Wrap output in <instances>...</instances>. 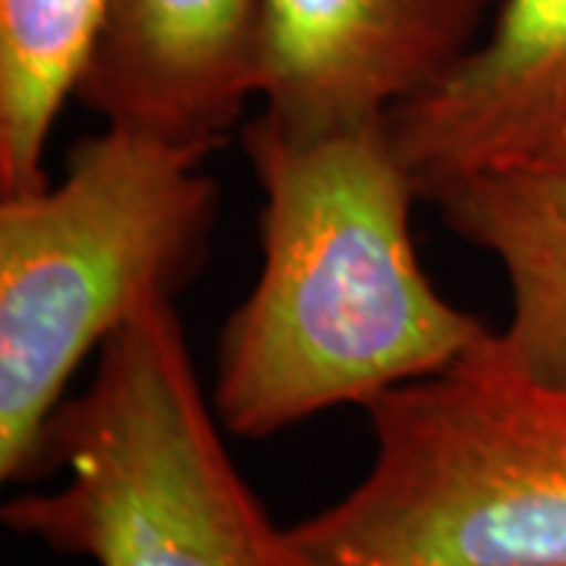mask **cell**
Wrapping results in <instances>:
<instances>
[{"instance_id":"5b68a950","label":"cell","mask_w":566,"mask_h":566,"mask_svg":"<svg viewBox=\"0 0 566 566\" xmlns=\"http://www.w3.org/2000/svg\"><path fill=\"white\" fill-rule=\"evenodd\" d=\"M494 0H264V114L322 133L385 120L482 44Z\"/></svg>"},{"instance_id":"7a4b0ae2","label":"cell","mask_w":566,"mask_h":566,"mask_svg":"<svg viewBox=\"0 0 566 566\" xmlns=\"http://www.w3.org/2000/svg\"><path fill=\"white\" fill-rule=\"evenodd\" d=\"M211 151L107 126L57 182L0 196V482H41L44 434L88 353L199 277L218 227Z\"/></svg>"},{"instance_id":"9c48e42d","label":"cell","mask_w":566,"mask_h":566,"mask_svg":"<svg viewBox=\"0 0 566 566\" xmlns=\"http://www.w3.org/2000/svg\"><path fill=\"white\" fill-rule=\"evenodd\" d=\"M104 0H0V196L51 182L44 148L82 61Z\"/></svg>"},{"instance_id":"277c9868","label":"cell","mask_w":566,"mask_h":566,"mask_svg":"<svg viewBox=\"0 0 566 566\" xmlns=\"http://www.w3.org/2000/svg\"><path fill=\"white\" fill-rule=\"evenodd\" d=\"M365 412L368 472L290 526L312 566H566V387L510 363L494 331Z\"/></svg>"},{"instance_id":"3957f363","label":"cell","mask_w":566,"mask_h":566,"mask_svg":"<svg viewBox=\"0 0 566 566\" xmlns=\"http://www.w3.org/2000/svg\"><path fill=\"white\" fill-rule=\"evenodd\" d=\"M0 520L92 566H312L223 444L174 300H151L98 349L92 381L44 434L41 479Z\"/></svg>"},{"instance_id":"ba28073f","label":"cell","mask_w":566,"mask_h":566,"mask_svg":"<svg viewBox=\"0 0 566 566\" xmlns=\"http://www.w3.org/2000/svg\"><path fill=\"white\" fill-rule=\"evenodd\" d=\"M444 227L504 268L510 315L494 331L506 359L566 387V158L497 164L424 196Z\"/></svg>"},{"instance_id":"8992f818","label":"cell","mask_w":566,"mask_h":566,"mask_svg":"<svg viewBox=\"0 0 566 566\" xmlns=\"http://www.w3.org/2000/svg\"><path fill=\"white\" fill-rule=\"evenodd\" d=\"M264 0H104L73 98L167 142L214 145L262 82Z\"/></svg>"},{"instance_id":"6da1fadb","label":"cell","mask_w":566,"mask_h":566,"mask_svg":"<svg viewBox=\"0 0 566 566\" xmlns=\"http://www.w3.org/2000/svg\"><path fill=\"white\" fill-rule=\"evenodd\" d=\"M243 145L262 189V268L218 340L223 431L264 441L337 406L365 409L485 344L491 327L424 274L422 192L387 117L300 133L262 111Z\"/></svg>"},{"instance_id":"52a82bcc","label":"cell","mask_w":566,"mask_h":566,"mask_svg":"<svg viewBox=\"0 0 566 566\" xmlns=\"http://www.w3.org/2000/svg\"><path fill=\"white\" fill-rule=\"evenodd\" d=\"M387 129L422 199L482 167L566 158V0H497L482 44Z\"/></svg>"}]
</instances>
